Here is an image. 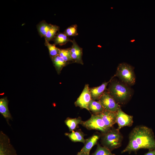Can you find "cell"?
Wrapping results in <instances>:
<instances>
[{
    "label": "cell",
    "instance_id": "22",
    "mask_svg": "<svg viewBox=\"0 0 155 155\" xmlns=\"http://www.w3.org/2000/svg\"><path fill=\"white\" fill-rule=\"evenodd\" d=\"M59 30V26L53 25L44 37L45 40L48 42L53 40L56 36L57 32Z\"/></svg>",
    "mask_w": 155,
    "mask_h": 155
},
{
    "label": "cell",
    "instance_id": "12",
    "mask_svg": "<svg viewBox=\"0 0 155 155\" xmlns=\"http://www.w3.org/2000/svg\"><path fill=\"white\" fill-rule=\"evenodd\" d=\"M8 102L6 97L0 98V113L5 118L7 124L10 126L9 121V120L13 121V118L9 109Z\"/></svg>",
    "mask_w": 155,
    "mask_h": 155
},
{
    "label": "cell",
    "instance_id": "4",
    "mask_svg": "<svg viewBox=\"0 0 155 155\" xmlns=\"http://www.w3.org/2000/svg\"><path fill=\"white\" fill-rule=\"evenodd\" d=\"M118 77L125 84L132 86L135 83V78L133 67L126 63L119 64L116 74L113 76Z\"/></svg>",
    "mask_w": 155,
    "mask_h": 155
},
{
    "label": "cell",
    "instance_id": "6",
    "mask_svg": "<svg viewBox=\"0 0 155 155\" xmlns=\"http://www.w3.org/2000/svg\"><path fill=\"white\" fill-rule=\"evenodd\" d=\"M0 155H17L9 138L2 131L0 132Z\"/></svg>",
    "mask_w": 155,
    "mask_h": 155
},
{
    "label": "cell",
    "instance_id": "11",
    "mask_svg": "<svg viewBox=\"0 0 155 155\" xmlns=\"http://www.w3.org/2000/svg\"><path fill=\"white\" fill-rule=\"evenodd\" d=\"M101 118L107 128L110 129L116 123V112L104 110L98 114Z\"/></svg>",
    "mask_w": 155,
    "mask_h": 155
},
{
    "label": "cell",
    "instance_id": "3",
    "mask_svg": "<svg viewBox=\"0 0 155 155\" xmlns=\"http://www.w3.org/2000/svg\"><path fill=\"white\" fill-rule=\"evenodd\" d=\"M123 138L119 130L111 127L106 132L102 133L101 144L103 146L111 152L121 146Z\"/></svg>",
    "mask_w": 155,
    "mask_h": 155
},
{
    "label": "cell",
    "instance_id": "19",
    "mask_svg": "<svg viewBox=\"0 0 155 155\" xmlns=\"http://www.w3.org/2000/svg\"><path fill=\"white\" fill-rule=\"evenodd\" d=\"M55 45L62 46L65 44L67 42H72V40L69 39L64 33H58L53 40Z\"/></svg>",
    "mask_w": 155,
    "mask_h": 155
},
{
    "label": "cell",
    "instance_id": "7",
    "mask_svg": "<svg viewBox=\"0 0 155 155\" xmlns=\"http://www.w3.org/2000/svg\"><path fill=\"white\" fill-rule=\"evenodd\" d=\"M98 101L105 110L116 112L120 107L107 91H105Z\"/></svg>",
    "mask_w": 155,
    "mask_h": 155
},
{
    "label": "cell",
    "instance_id": "1",
    "mask_svg": "<svg viewBox=\"0 0 155 155\" xmlns=\"http://www.w3.org/2000/svg\"><path fill=\"white\" fill-rule=\"evenodd\" d=\"M128 143L121 152L129 154L141 149L149 150L155 149V139L152 129L145 126H137L134 128L129 135Z\"/></svg>",
    "mask_w": 155,
    "mask_h": 155
},
{
    "label": "cell",
    "instance_id": "16",
    "mask_svg": "<svg viewBox=\"0 0 155 155\" xmlns=\"http://www.w3.org/2000/svg\"><path fill=\"white\" fill-rule=\"evenodd\" d=\"M51 58L54 66L58 74L60 73L63 67L68 64L59 55L51 57Z\"/></svg>",
    "mask_w": 155,
    "mask_h": 155
},
{
    "label": "cell",
    "instance_id": "17",
    "mask_svg": "<svg viewBox=\"0 0 155 155\" xmlns=\"http://www.w3.org/2000/svg\"><path fill=\"white\" fill-rule=\"evenodd\" d=\"M88 108L89 111L95 115H98L104 110L99 101H96L92 99L89 103Z\"/></svg>",
    "mask_w": 155,
    "mask_h": 155
},
{
    "label": "cell",
    "instance_id": "25",
    "mask_svg": "<svg viewBox=\"0 0 155 155\" xmlns=\"http://www.w3.org/2000/svg\"><path fill=\"white\" fill-rule=\"evenodd\" d=\"M77 24H73L69 27L64 31V33L68 37L76 36L78 35Z\"/></svg>",
    "mask_w": 155,
    "mask_h": 155
},
{
    "label": "cell",
    "instance_id": "26",
    "mask_svg": "<svg viewBox=\"0 0 155 155\" xmlns=\"http://www.w3.org/2000/svg\"><path fill=\"white\" fill-rule=\"evenodd\" d=\"M144 155H155V149L149 150L148 152Z\"/></svg>",
    "mask_w": 155,
    "mask_h": 155
},
{
    "label": "cell",
    "instance_id": "5",
    "mask_svg": "<svg viewBox=\"0 0 155 155\" xmlns=\"http://www.w3.org/2000/svg\"><path fill=\"white\" fill-rule=\"evenodd\" d=\"M81 124L88 130H96L101 131L102 133H105L110 129L106 127L98 115H92L88 119L83 121Z\"/></svg>",
    "mask_w": 155,
    "mask_h": 155
},
{
    "label": "cell",
    "instance_id": "24",
    "mask_svg": "<svg viewBox=\"0 0 155 155\" xmlns=\"http://www.w3.org/2000/svg\"><path fill=\"white\" fill-rule=\"evenodd\" d=\"M92 155H115L106 148L101 146L99 144H97L95 151Z\"/></svg>",
    "mask_w": 155,
    "mask_h": 155
},
{
    "label": "cell",
    "instance_id": "9",
    "mask_svg": "<svg viewBox=\"0 0 155 155\" xmlns=\"http://www.w3.org/2000/svg\"><path fill=\"white\" fill-rule=\"evenodd\" d=\"M116 123L118 125L117 129L126 126L130 127L133 123V116L124 112L120 107L116 112Z\"/></svg>",
    "mask_w": 155,
    "mask_h": 155
},
{
    "label": "cell",
    "instance_id": "13",
    "mask_svg": "<svg viewBox=\"0 0 155 155\" xmlns=\"http://www.w3.org/2000/svg\"><path fill=\"white\" fill-rule=\"evenodd\" d=\"M111 80V79L109 81L104 82L98 86L90 88L92 99L95 100H99L106 90V86Z\"/></svg>",
    "mask_w": 155,
    "mask_h": 155
},
{
    "label": "cell",
    "instance_id": "14",
    "mask_svg": "<svg viewBox=\"0 0 155 155\" xmlns=\"http://www.w3.org/2000/svg\"><path fill=\"white\" fill-rule=\"evenodd\" d=\"M100 138L98 135H94L86 140L84 145L80 152L89 155L90 150L96 145Z\"/></svg>",
    "mask_w": 155,
    "mask_h": 155
},
{
    "label": "cell",
    "instance_id": "15",
    "mask_svg": "<svg viewBox=\"0 0 155 155\" xmlns=\"http://www.w3.org/2000/svg\"><path fill=\"white\" fill-rule=\"evenodd\" d=\"M65 135L73 142H80L84 144L85 143L86 140L84 138V134L80 129L76 131H72L71 133H65Z\"/></svg>",
    "mask_w": 155,
    "mask_h": 155
},
{
    "label": "cell",
    "instance_id": "10",
    "mask_svg": "<svg viewBox=\"0 0 155 155\" xmlns=\"http://www.w3.org/2000/svg\"><path fill=\"white\" fill-rule=\"evenodd\" d=\"M72 45L69 48L74 63L83 65L82 59V49L78 45L74 39L72 40Z\"/></svg>",
    "mask_w": 155,
    "mask_h": 155
},
{
    "label": "cell",
    "instance_id": "27",
    "mask_svg": "<svg viewBox=\"0 0 155 155\" xmlns=\"http://www.w3.org/2000/svg\"><path fill=\"white\" fill-rule=\"evenodd\" d=\"M76 155H88L87 154L79 152Z\"/></svg>",
    "mask_w": 155,
    "mask_h": 155
},
{
    "label": "cell",
    "instance_id": "18",
    "mask_svg": "<svg viewBox=\"0 0 155 155\" xmlns=\"http://www.w3.org/2000/svg\"><path fill=\"white\" fill-rule=\"evenodd\" d=\"M83 121L81 118L79 117L77 118H71L67 117L64 122L68 127L70 131H74L77 127L78 125L81 124Z\"/></svg>",
    "mask_w": 155,
    "mask_h": 155
},
{
    "label": "cell",
    "instance_id": "21",
    "mask_svg": "<svg viewBox=\"0 0 155 155\" xmlns=\"http://www.w3.org/2000/svg\"><path fill=\"white\" fill-rule=\"evenodd\" d=\"M59 55L68 63L71 62H74L71 57L69 48L60 49Z\"/></svg>",
    "mask_w": 155,
    "mask_h": 155
},
{
    "label": "cell",
    "instance_id": "23",
    "mask_svg": "<svg viewBox=\"0 0 155 155\" xmlns=\"http://www.w3.org/2000/svg\"><path fill=\"white\" fill-rule=\"evenodd\" d=\"M44 44L48 49L51 57L59 55L60 49L56 47L54 44H51L45 40Z\"/></svg>",
    "mask_w": 155,
    "mask_h": 155
},
{
    "label": "cell",
    "instance_id": "2",
    "mask_svg": "<svg viewBox=\"0 0 155 155\" xmlns=\"http://www.w3.org/2000/svg\"><path fill=\"white\" fill-rule=\"evenodd\" d=\"M112 78L107 91L117 103L124 104L130 97L131 90L124 83L117 81H112Z\"/></svg>",
    "mask_w": 155,
    "mask_h": 155
},
{
    "label": "cell",
    "instance_id": "20",
    "mask_svg": "<svg viewBox=\"0 0 155 155\" xmlns=\"http://www.w3.org/2000/svg\"><path fill=\"white\" fill-rule=\"evenodd\" d=\"M53 25L48 24L45 21L40 22L37 26L38 33L41 37L45 36L47 32Z\"/></svg>",
    "mask_w": 155,
    "mask_h": 155
},
{
    "label": "cell",
    "instance_id": "8",
    "mask_svg": "<svg viewBox=\"0 0 155 155\" xmlns=\"http://www.w3.org/2000/svg\"><path fill=\"white\" fill-rule=\"evenodd\" d=\"M92 99L89 85L86 84L81 94L75 102V105L76 106L89 111L88 105Z\"/></svg>",
    "mask_w": 155,
    "mask_h": 155
}]
</instances>
